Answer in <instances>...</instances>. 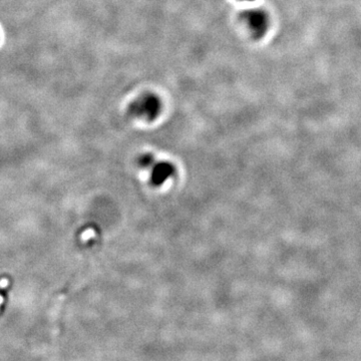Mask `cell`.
Returning a JSON list of instances; mask_svg holds the SVG:
<instances>
[{
  "label": "cell",
  "instance_id": "cell-1",
  "mask_svg": "<svg viewBox=\"0 0 361 361\" xmlns=\"http://www.w3.org/2000/svg\"><path fill=\"white\" fill-rule=\"evenodd\" d=\"M162 111V99L154 93H145L136 98L129 108V114L136 118L152 120Z\"/></svg>",
  "mask_w": 361,
  "mask_h": 361
},
{
  "label": "cell",
  "instance_id": "cell-2",
  "mask_svg": "<svg viewBox=\"0 0 361 361\" xmlns=\"http://www.w3.org/2000/svg\"><path fill=\"white\" fill-rule=\"evenodd\" d=\"M248 28L253 32L256 37H261L266 33L269 19L267 13L263 10H250L242 15Z\"/></svg>",
  "mask_w": 361,
  "mask_h": 361
},
{
  "label": "cell",
  "instance_id": "cell-3",
  "mask_svg": "<svg viewBox=\"0 0 361 361\" xmlns=\"http://www.w3.org/2000/svg\"><path fill=\"white\" fill-rule=\"evenodd\" d=\"M239 1H254V0H239Z\"/></svg>",
  "mask_w": 361,
  "mask_h": 361
}]
</instances>
